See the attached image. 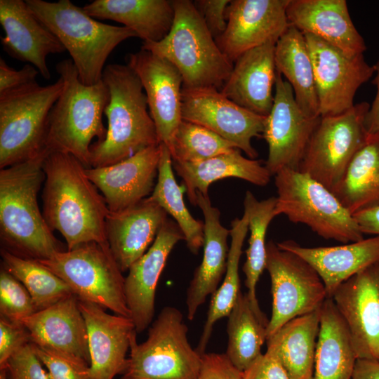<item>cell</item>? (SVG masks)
Masks as SVG:
<instances>
[{
    "instance_id": "obj_1",
    "label": "cell",
    "mask_w": 379,
    "mask_h": 379,
    "mask_svg": "<svg viewBox=\"0 0 379 379\" xmlns=\"http://www.w3.org/2000/svg\"><path fill=\"white\" fill-rule=\"evenodd\" d=\"M43 169V215L49 228L65 238L67 250L92 241L107 242L109 211L83 164L69 154L51 152Z\"/></svg>"
},
{
    "instance_id": "obj_2",
    "label": "cell",
    "mask_w": 379,
    "mask_h": 379,
    "mask_svg": "<svg viewBox=\"0 0 379 379\" xmlns=\"http://www.w3.org/2000/svg\"><path fill=\"white\" fill-rule=\"evenodd\" d=\"M50 152L0 170V237L3 248L36 260L65 251L41 213L37 196L45 180L44 161Z\"/></svg>"
},
{
    "instance_id": "obj_3",
    "label": "cell",
    "mask_w": 379,
    "mask_h": 379,
    "mask_svg": "<svg viewBox=\"0 0 379 379\" xmlns=\"http://www.w3.org/2000/svg\"><path fill=\"white\" fill-rule=\"evenodd\" d=\"M102 79L109 94L104 111L107 133L102 142L91 146L90 168L117 164L160 144L135 72L127 65L109 64L105 66Z\"/></svg>"
},
{
    "instance_id": "obj_4",
    "label": "cell",
    "mask_w": 379,
    "mask_h": 379,
    "mask_svg": "<svg viewBox=\"0 0 379 379\" xmlns=\"http://www.w3.org/2000/svg\"><path fill=\"white\" fill-rule=\"evenodd\" d=\"M55 69L63 88L48 117L44 147L69 154L90 168L92 140L102 142L107 133L102 115L109 98L107 86L102 79L84 84L71 59L59 62Z\"/></svg>"
},
{
    "instance_id": "obj_5",
    "label": "cell",
    "mask_w": 379,
    "mask_h": 379,
    "mask_svg": "<svg viewBox=\"0 0 379 379\" xmlns=\"http://www.w3.org/2000/svg\"><path fill=\"white\" fill-rule=\"evenodd\" d=\"M25 3L69 52L85 85L102 81L105 62L113 50L126 39L137 37L126 27L95 20L69 0H25Z\"/></svg>"
},
{
    "instance_id": "obj_6",
    "label": "cell",
    "mask_w": 379,
    "mask_h": 379,
    "mask_svg": "<svg viewBox=\"0 0 379 379\" xmlns=\"http://www.w3.org/2000/svg\"><path fill=\"white\" fill-rule=\"evenodd\" d=\"M174 20L168 35L141 48L171 62L180 72L182 88L220 91L233 63L222 53L191 0H172Z\"/></svg>"
},
{
    "instance_id": "obj_7",
    "label": "cell",
    "mask_w": 379,
    "mask_h": 379,
    "mask_svg": "<svg viewBox=\"0 0 379 379\" xmlns=\"http://www.w3.org/2000/svg\"><path fill=\"white\" fill-rule=\"evenodd\" d=\"M181 312L164 307L152 322L147 339L138 344L135 333L120 379H197L201 354L190 345Z\"/></svg>"
},
{
    "instance_id": "obj_8",
    "label": "cell",
    "mask_w": 379,
    "mask_h": 379,
    "mask_svg": "<svg viewBox=\"0 0 379 379\" xmlns=\"http://www.w3.org/2000/svg\"><path fill=\"white\" fill-rule=\"evenodd\" d=\"M276 217L285 215L319 236L347 244L364 239L353 215L326 187L300 171L284 169L274 175Z\"/></svg>"
},
{
    "instance_id": "obj_9",
    "label": "cell",
    "mask_w": 379,
    "mask_h": 379,
    "mask_svg": "<svg viewBox=\"0 0 379 379\" xmlns=\"http://www.w3.org/2000/svg\"><path fill=\"white\" fill-rule=\"evenodd\" d=\"M63 88L62 79L36 81L0 93V168L30 159L44 147L47 120Z\"/></svg>"
},
{
    "instance_id": "obj_10",
    "label": "cell",
    "mask_w": 379,
    "mask_h": 379,
    "mask_svg": "<svg viewBox=\"0 0 379 379\" xmlns=\"http://www.w3.org/2000/svg\"><path fill=\"white\" fill-rule=\"evenodd\" d=\"M37 261L62 279L79 300L130 317L125 278L107 242L85 243Z\"/></svg>"
},
{
    "instance_id": "obj_11",
    "label": "cell",
    "mask_w": 379,
    "mask_h": 379,
    "mask_svg": "<svg viewBox=\"0 0 379 379\" xmlns=\"http://www.w3.org/2000/svg\"><path fill=\"white\" fill-rule=\"evenodd\" d=\"M369 108L370 104L361 102L342 114L320 117L299 171L332 191L369 139L365 125Z\"/></svg>"
},
{
    "instance_id": "obj_12",
    "label": "cell",
    "mask_w": 379,
    "mask_h": 379,
    "mask_svg": "<svg viewBox=\"0 0 379 379\" xmlns=\"http://www.w3.org/2000/svg\"><path fill=\"white\" fill-rule=\"evenodd\" d=\"M265 269L270 277L272 296L267 338L290 320L319 310L328 296L317 271L303 258L279 248L272 240L266 245Z\"/></svg>"
},
{
    "instance_id": "obj_13",
    "label": "cell",
    "mask_w": 379,
    "mask_h": 379,
    "mask_svg": "<svg viewBox=\"0 0 379 379\" xmlns=\"http://www.w3.org/2000/svg\"><path fill=\"white\" fill-rule=\"evenodd\" d=\"M303 34L312 62L320 117L347 111L354 105L359 88L375 73V65H368L363 54L351 55L316 36Z\"/></svg>"
},
{
    "instance_id": "obj_14",
    "label": "cell",
    "mask_w": 379,
    "mask_h": 379,
    "mask_svg": "<svg viewBox=\"0 0 379 379\" xmlns=\"http://www.w3.org/2000/svg\"><path fill=\"white\" fill-rule=\"evenodd\" d=\"M320 117L306 116L298 105L293 88L277 71L273 105L262 137L268 145L265 167L271 175L284 169L299 171Z\"/></svg>"
},
{
    "instance_id": "obj_15",
    "label": "cell",
    "mask_w": 379,
    "mask_h": 379,
    "mask_svg": "<svg viewBox=\"0 0 379 379\" xmlns=\"http://www.w3.org/2000/svg\"><path fill=\"white\" fill-rule=\"evenodd\" d=\"M182 118L208 128L250 159L258 156L251 140L262 135L267 117L241 107L218 90L182 88Z\"/></svg>"
},
{
    "instance_id": "obj_16",
    "label": "cell",
    "mask_w": 379,
    "mask_h": 379,
    "mask_svg": "<svg viewBox=\"0 0 379 379\" xmlns=\"http://www.w3.org/2000/svg\"><path fill=\"white\" fill-rule=\"evenodd\" d=\"M331 298L357 359L379 361V260L341 284Z\"/></svg>"
},
{
    "instance_id": "obj_17",
    "label": "cell",
    "mask_w": 379,
    "mask_h": 379,
    "mask_svg": "<svg viewBox=\"0 0 379 379\" xmlns=\"http://www.w3.org/2000/svg\"><path fill=\"white\" fill-rule=\"evenodd\" d=\"M289 0H230L226 9L227 27L215 40L233 64L246 51L277 43L291 26L286 8Z\"/></svg>"
},
{
    "instance_id": "obj_18",
    "label": "cell",
    "mask_w": 379,
    "mask_h": 379,
    "mask_svg": "<svg viewBox=\"0 0 379 379\" xmlns=\"http://www.w3.org/2000/svg\"><path fill=\"white\" fill-rule=\"evenodd\" d=\"M126 60L142 83L159 141L170 150L182 119V75L168 60L142 48L129 53Z\"/></svg>"
},
{
    "instance_id": "obj_19",
    "label": "cell",
    "mask_w": 379,
    "mask_h": 379,
    "mask_svg": "<svg viewBox=\"0 0 379 379\" xmlns=\"http://www.w3.org/2000/svg\"><path fill=\"white\" fill-rule=\"evenodd\" d=\"M160 154L159 144L110 166L86 168V174L102 193L109 212H119L152 194Z\"/></svg>"
},
{
    "instance_id": "obj_20",
    "label": "cell",
    "mask_w": 379,
    "mask_h": 379,
    "mask_svg": "<svg viewBox=\"0 0 379 379\" xmlns=\"http://www.w3.org/2000/svg\"><path fill=\"white\" fill-rule=\"evenodd\" d=\"M182 239L185 237L178 224L168 218L151 246L128 270L125 296L137 333L144 331L153 320L159 279L170 253Z\"/></svg>"
},
{
    "instance_id": "obj_21",
    "label": "cell",
    "mask_w": 379,
    "mask_h": 379,
    "mask_svg": "<svg viewBox=\"0 0 379 379\" xmlns=\"http://www.w3.org/2000/svg\"><path fill=\"white\" fill-rule=\"evenodd\" d=\"M78 304L87 328L92 378L114 379L125 370L135 324L93 302L78 299Z\"/></svg>"
},
{
    "instance_id": "obj_22",
    "label": "cell",
    "mask_w": 379,
    "mask_h": 379,
    "mask_svg": "<svg viewBox=\"0 0 379 379\" xmlns=\"http://www.w3.org/2000/svg\"><path fill=\"white\" fill-rule=\"evenodd\" d=\"M0 23L6 34L1 37L4 51L18 60L29 62L44 79H50L47 56L66 50L29 10L25 1L0 0Z\"/></svg>"
},
{
    "instance_id": "obj_23",
    "label": "cell",
    "mask_w": 379,
    "mask_h": 379,
    "mask_svg": "<svg viewBox=\"0 0 379 379\" xmlns=\"http://www.w3.org/2000/svg\"><path fill=\"white\" fill-rule=\"evenodd\" d=\"M286 15L291 26L349 55L363 54L366 49L345 0H289Z\"/></svg>"
},
{
    "instance_id": "obj_24",
    "label": "cell",
    "mask_w": 379,
    "mask_h": 379,
    "mask_svg": "<svg viewBox=\"0 0 379 379\" xmlns=\"http://www.w3.org/2000/svg\"><path fill=\"white\" fill-rule=\"evenodd\" d=\"M167 219V213L149 197L125 210L109 213L107 240L123 272L145 253Z\"/></svg>"
},
{
    "instance_id": "obj_25",
    "label": "cell",
    "mask_w": 379,
    "mask_h": 379,
    "mask_svg": "<svg viewBox=\"0 0 379 379\" xmlns=\"http://www.w3.org/2000/svg\"><path fill=\"white\" fill-rule=\"evenodd\" d=\"M275 45L270 41L241 55L234 62L221 93L241 107L267 117L274 101Z\"/></svg>"
},
{
    "instance_id": "obj_26",
    "label": "cell",
    "mask_w": 379,
    "mask_h": 379,
    "mask_svg": "<svg viewBox=\"0 0 379 379\" xmlns=\"http://www.w3.org/2000/svg\"><path fill=\"white\" fill-rule=\"evenodd\" d=\"M21 322L28 331L32 343L90 364L86 325L74 295L36 312Z\"/></svg>"
},
{
    "instance_id": "obj_27",
    "label": "cell",
    "mask_w": 379,
    "mask_h": 379,
    "mask_svg": "<svg viewBox=\"0 0 379 379\" xmlns=\"http://www.w3.org/2000/svg\"><path fill=\"white\" fill-rule=\"evenodd\" d=\"M197 206L204 217V253L201 262L194 270L187 290V316L191 321L206 298L219 288L226 272L230 248L227 237L230 235V230L221 225L220 212L212 205L208 194L197 192Z\"/></svg>"
},
{
    "instance_id": "obj_28",
    "label": "cell",
    "mask_w": 379,
    "mask_h": 379,
    "mask_svg": "<svg viewBox=\"0 0 379 379\" xmlns=\"http://www.w3.org/2000/svg\"><path fill=\"white\" fill-rule=\"evenodd\" d=\"M277 244L297 254L317 271L328 298L341 284L379 260V236L335 246L304 247L292 240Z\"/></svg>"
},
{
    "instance_id": "obj_29",
    "label": "cell",
    "mask_w": 379,
    "mask_h": 379,
    "mask_svg": "<svg viewBox=\"0 0 379 379\" xmlns=\"http://www.w3.org/2000/svg\"><path fill=\"white\" fill-rule=\"evenodd\" d=\"M82 8L93 18L122 24L149 43L168 35L175 15L173 1L168 0H95Z\"/></svg>"
},
{
    "instance_id": "obj_30",
    "label": "cell",
    "mask_w": 379,
    "mask_h": 379,
    "mask_svg": "<svg viewBox=\"0 0 379 379\" xmlns=\"http://www.w3.org/2000/svg\"><path fill=\"white\" fill-rule=\"evenodd\" d=\"M173 166L182 178L188 199L194 206H197V192L208 194L210 185L217 180L237 178L258 186H265L272 176L265 166L258 160L244 157L237 148L200 162L173 161Z\"/></svg>"
},
{
    "instance_id": "obj_31",
    "label": "cell",
    "mask_w": 379,
    "mask_h": 379,
    "mask_svg": "<svg viewBox=\"0 0 379 379\" xmlns=\"http://www.w3.org/2000/svg\"><path fill=\"white\" fill-rule=\"evenodd\" d=\"M312 379H352L357 359L350 335L331 298L320 307Z\"/></svg>"
},
{
    "instance_id": "obj_32",
    "label": "cell",
    "mask_w": 379,
    "mask_h": 379,
    "mask_svg": "<svg viewBox=\"0 0 379 379\" xmlns=\"http://www.w3.org/2000/svg\"><path fill=\"white\" fill-rule=\"evenodd\" d=\"M320 308L294 318L267 338L291 379H312L320 325Z\"/></svg>"
},
{
    "instance_id": "obj_33",
    "label": "cell",
    "mask_w": 379,
    "mask_h": 379,
    "mask_svg": "<svg viewBox=\"0 0 379 379\" xmlns=\"http://www.w3.org/2000/svg\"><path fill=\"white\" fill-rule=\"evenodd\" d=\"M277 71L291 86L295 100L307 117H320L312 62L304 34L293 26L281 35L275 45Z\"/></svg>"
},
{
    "instance_id": "obj_34",
    "label": "cell",
    "mask_w": 379,
    "mask_h": 379,
    "mask_svg": "<svg viewBox=\"0 0 379 379\" xmlns=\"http://www.w3.org/2000/svg\"><path fill=\"white\" fill-rule=\"evenodd\" d=\"M268 323L260 306L252 302L247 293L240 291L228 315L225 352L239 371H245L262 354Z\"/></svg>"
},
{
    "instance_id": "obj_35",
    "label": "cell",
    "mask_w": 379,
    "mask_h": 379,
    "mask_svg": "<svg viewBox=\"0 0 379 379\" xmlns=\"http://www.w3.org/2000/svg\"><path fill=\"white\" fill-rule=\"evenodd\" d=\"M331 192L352 215L379 205V133L370 134Z\"/></svg>"
},
{
    "instance_id": "obj_36",
    "label": "cell",
    "mask_w": 379,
    "mask_h": 379,
    "mask_svg": "<svg viewBox=\"0 0 379 379\" xmlns=\"http://www.w3.org/2000/svg\"><path fill=\"white\" fill-rule=\"evenodd\" d=\"M161 154L157 182L149 199L170 214L182 232L190 251L197 254L204 245L203 222L196 220L187 208L183 190L175 180L171 154L168 147L160 143Z\"/></svg>"
},
{
    "instance_id": "obj_37",
    "label": "cell",
    "mask_w": 379,
    "mask_h": 379,
    "mask_svg": "<svg viewBox=\"0 0 379 379\" xmlns=\"http://www.w3.org/2000/svg\"><path fill=\"white\" fill-rule=\"evenodd\" d=\"M231 243L229 248L227 268L222 284L213 295L207 312L206 320L196 347L203 354L211 338L215 324L221 318L228 317L241 291L239 273L242 247L248 230L247 215L235 218L231 222Z\"/></svg>"
},
{
    "instance_id": "obj_38",
    "label": "cell",
    "mask_w": 379,
    "mask_h": 379,
    "mask_svg": "<svg viewBox=\"0 0 379 379\" xmlns=\"http://www.w3.org/2000/svg\"><path fill=\"white\" fill-rule=\"evenodd\" d=\"M276 204L277 197L259 201L251 192L246 191L245 194L244 213L248 217L251 234L246 252V260L242 270L246 277L245 286L248 289V295L255 305H259L256 296V286L265 269L266 232L270 222L276 217Z\"/></svg>"
},
{
    "instance_id": "obj_39",
    "label": "cell",
    "mask_w": 379,
    "mask_h": 379,
    "mask_svg": "<svg viewBox=\"0 0 379 379\" xmlns=\"http://www.w3.org/2000/svg\"><path fill=\"white\" fill-rule=\"evenodd\" d=\"M3 268L29 293L37 311L74 295L68 285L39 261L16 255L1 248Z\"/></svg>"
},
{
    "instance_id": "obj_40",
    "label": "cell",
    "mask_w": 379,
    "mask_h": 379,
    "mask_svg": "<svg viewBox=\"0 0 379 379\" xmlns=\"http://www.w3.org/2000/svg\"><path fill=\"white\" fill-rule=\"evenodd\" d=\"M235 148L208 128L182 119L173 136L170 152L173 161L196 163L228 153Z\"/></svg>"
},
{
    "instance_id": "obj_41",
    "label": "cell",
    "mask_w": 379,
    "mask_h": 379,
    "mask_svg": "<svg viewBox=\"0 0 379 379\" xmlns=\"http://www.w3.org/2000/svg\"><path fill=\"white\" fill-rule=\"evenodd\" d=\"M37 312L24 285L3 267L0 272V315L10 321L21 322Z\"/></svg>"
},
{
    "instance_id": "obj_42",
    "label": "cell",
    "mask_w": 379,
    "mask_h": 379,
    "mask_svg": "<svg viewBox=\"0 0 379 379\" xmlns=\"http://www.w3.org/2000/svg\"><path fill=\"white\" fill-rule=\"evenodd\" d=\"M30 343L34 353L46 368L50 379H93L90 364L86 361Z\"/></svg>"
},
{
    "instance_id": "obj_43",
    "label": "cell",
    "mask_w": 379,
    "mask_h": 379,
    "mask_svg": "<svg viewBox=\"0 0 379 379\" xmlns=\"http://www.w3.org/2000/svg\"><path fill=\"white\" fill-rule=\"evenodd\" d=\"M42 365L29 343L13 354L3 369L6 379H50Z\"/></svg>"
},
{
    "instance_id": "obj_44",
    "label": "cell",
    "mask_w": 379,
    "mask_h": 379,
    "mask_svg": "<svg viewBox=\"0 0 379 379\" xmlns=\"http://www.w3.org/2000/svg\"><path fill=\"white\" fill-rule=\"evenodd\" d=\"M31 343L30 335L22 322L0 318V370L9 358Z\"/></svg>"
},
{
    "instance_id": "obj_45",
    "label": "cell",
    "mask_w": 379,
    "mask_h": 379,
    "mask_svg": "<svg viewBox=\"0 0 379 379\" xmlns=\"http://www.w3.org/2000/svg\"><path fill=\"white\" fill-rule=\"evenodd\" d=\"M242 371L237 368L225 353L205 352L197 379H241Z\"/></svg>"
},
{
    "instance_id": "obj_46",
    "label": "cell",
    "mask_w": 379,
    "mask_h": 379,
    "mask_svg": "<svg viewBox=\"0 0 379 379\" xmlns=\"http://www.w3.org/2000/svg\"><path fill=\"white\" fill-rule=\"evenodd\" d=\"M230 0H196L194 5L215 39L227 27L226 9Z\"/></svg>"
},
{
    "instance_id": "obj_47",
    "label": "cell",
    "mask_w": 379,
    "mask_h": 379,
    "mask_svg": "<svg viewBox=\"0 0 379 379\" xmlns=\"http://www.w3.org/2000/svg\"><path fill=\"white\" fill-rule=\"evenodd\" d=\"M241 379H291L277 355L267 349L245 371Z\"/></svg>"
},
{
    "instance_id": "obj_48",
    "label": "cell",
    "mask_w": 379,
    "mask_h": 379,
    "mask_svg": "<svg viewBox=\"0 0 379 379\" xmlns=\"http://www.w3.org/2000/svg\"><path fill=\"white\" fill-rule=\"evenodd\" d=\"M39 72L35 67L27 64L16 70L0 58V93H3L36 82Z\"/></svg>"
},
{
    "instance_id": "obj_49",
    "label": "cell",
    "mask_w": 379,
    "mask_h": 379,
    "mask_svg": "<svg viewBox=\"0 0 379 379\" xmlns=\"http://www.w3.org/2000/svg\"><path fill=\"white\" fill-rule=\"evenodd\" d=\"M353 217L363 234L379 236V205L357 211Z\"/></svg>"
},
{
    "instance_id": "obj_50",
    "label": "cell",
    "mask_w": 379,
    "mask_h": 379,
    "mask_svg": "<svg viewBox=\"0 0 379 379\" xmlns=\"http://www.w3.org/2000/svg\"><path fill=\"white\" fill-rule=\"evenodd\" d=\"M375 68L376 74L373 84L376 86L377 91L365 119L366 128L369 134L379 133V60Z\"/></svg>"
},
{
    "instance_id": "obj_51",
    "label": "cell",
    "mask_w": 379,
    "mask_h": 379,
    "mask_svg": "<svg viewBox=\"0 0 379 379\" xmlns=\"http://www.w3.org/2000/svg\"><path fill=\"white\" fill-rule=\"evenodd\" d=\"M352 379H379V361L357 359Z\"/></svg>"
},
{
    "instance_id": "obj_52",
    "label": "cell",
    "mask_w": 379,
    "mask_h": 379,
    "mask_svg": "<svg viewBox=\"0 0 379 379\" xmlns=\"http://www.w3.org/2000/svg\"><path fill=\"white\" fill-rule=\"evenodd\" d=\"M0 379H6V371L4 369L0 370Z\"/></svg>"
}]
</instances>
